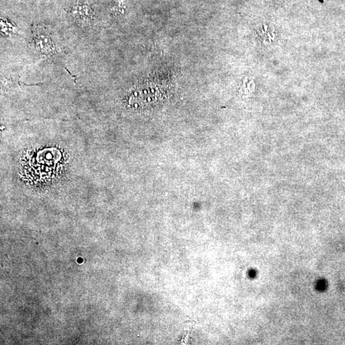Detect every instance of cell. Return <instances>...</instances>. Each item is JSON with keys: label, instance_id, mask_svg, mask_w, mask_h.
<instances>
[{"label": "cell", "instance_id": "1", "mask_svg": "<svg viewBox=\"0 0 345 345\" xmlns=\"http://www.w3.org/2000/svg\"><path fill=\"white\" fill-rule=\"evenodd\" d=\"M35 43H36V47L38 52L47 56L53 55L54 48H53L52 41L47 35L38 34V36H35Z\"/></svg>", "mask_w": 345, "mask_h": 345}, {"label": "cell", "instance_id": "2", "mask_svg": "<svg viewBox=\"0 0 345 345\" xmlns=\"http://www.w3.org/2000/svg\"><path fill=\"white\" fill-rule=\"evenodd\" d=\"M76 8L77 9L75 11H73V15L76 18H78V20L83 21L84 22H89L90 20L92 15L91 9L85 6L76 7Z\"/></svg>", "mask_w": 345, "mask_h": 345}]
</instances>
